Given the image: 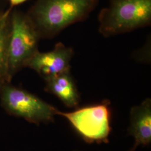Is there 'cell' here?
<instances>
[{
	"label": "cell",
	"mask_w": 151,
	"mask_h": 151,
	"mask_svg": "<svg viewBox=\"0 0 151 151\" xmlns=\"http://www.w3.org/2000/svg\"><path fill=\"white\" fill-rule=\"evenodd\" d=\"M12 8L9 6L0 14V90L12 81L8 73V55Z\"/></svg>",
	"instance_id": "9"
},
{
	"label": "cell",
	"mask_w": 151,
	"mask_h": 151,
	"mask_svg": "<svg viewBox=\"0 0 151 151\" xmlns=\"http://www.w3.org/2000/svg\"><path fill=\"white\" fill-rule=\"evenodd\" d=\"M0 104L9 115L21 118L32 124L54 121L58 110L30 92L7 83L0 90Z\"/></svg>",
	"instance_id": "3"
},
{
	"label": "cell",
	"mask_w": 151,
	"mask_h": 151,
	"mask_svg": "<svg viewBox=\"0 0 151 151\" xmlns=\"http://www.w3.org/2000/svg\"><path fill=\"white\" fill-rule=\"evenodd\" d=\"M100 0H36L26 12L40 39H52L86 19Z\"/></svg>",
	"instance_id": "1"
},
{
	"label": "cell",
	"mask_w": 151,
	"mask_h": 151,
	"mask_svg": "<svg viewBox=\"0 0 151 151\" xmlns=\"http://www.w3.org/2000/svg\"><path fill=\"white\" fill-rule=\"evenodd\" d=\"M73 50L59 42L48 52L39 50L27 62L26 67L35 70L44 81L70 71Z\"/></svg>",
	"instance_id": "6"
},
{
	"label": "cell",
	"mask_w": 151,
	"mask_h": 151,
	"mask_svg": "<svg viewBox=\"0 0 151 151\" xmlns=\"http://www.w3.org/2000/svg\"><path fill=\"white\" fill-rule=\"evenodd\" d=\"M9 6L7 0H0V14L5 11Z\"/></svg>",
	"instance_id": "11"
},
{
	"label": "cell",
	"mask_w": 151,
	"mask_h": 151,
	"mask_svg": "<svg viewBox=\"0 0 151 151\" xmlns=\"http://www.w3.org/2000/svg\"><path fill=\"white\" fill-rule=\"evenodd\" d=\"M111 109L108 100L78 108L69 113L58 110L57 115L67 119L87 143H108L111 128Z\"/></svg>",
	"instance_id": "5"
},
{
	"label": "cell",
	"mask_w": 151,
	"mask_h": 151,
	"mask_svg": "<svg viewBox=\"0 0 151 151\" xmlns=\"http://www.w3.org/2000/svg\"><path fill=\"white\" fill-rule=\"evenodd\" d=\"M11 33L9 45L8 73L11 81L26 67L38 51L40 40L26 13L13 7L11 12Z\"/></svg>",
	"instance_id": "4"
},
{
	"label": "cell",
	"mask_w": 151,
	"mask_h": 151,
	"mask_svg": "<svg viewBox=\"0 0 151 151\" xmlns=\"http://www.w3.org/2000/svg\"><path fill=\"white\" fill-rule=\"evenodd\" d=\"M99 31L105 37L150 25L151 0H109L99 14Z\"/></svg>",
	"instance_id": "2"
},
{
	"label": "cell",
	"mask_w": 151,
	"mask_h": 151,
	"mask_svg": "<svg viewBox=\"0 0 151 151\" xmlns=\"http://www.w3.org/2000/svg\"></svg>",
	"instance_id": "12"
},
{
	"label": "cell",
	"mask_w": 151,
	"mask_h": 151,
	"mask_svg": "<svg viewBox=\"0 0 151 151\" xmlns=\"http://www.w3.org/2000/svg\"><path fill=\"white\" fill-rule=\"evenodd\" d=\"M45 91L58 97L67 107L76 108L80 95L70 71L45 80Z\"/></svg>",
	"instance_id": "8"
},
{
	"label": "cell",
	"mask_w": 151,
	"mask_h": 151,
	"mask_svg": "<svg viewBox=\"0 0 151 151\" xmlns=\"http://www.w3.org/2000/svg\"><path fill=\"white\" fill-rule=\"evenodd\" d=\"M7 1L10 6L12 7H15L17 6L24 3L27 0H7Z\"/></svg>",
	"instance_id": "10"
},
{
	"label": "cell",
	"mask_w": 151,
	"mask_h": 151,
	"mask_svg": "<svg viewBox=\"0 0 151 151\" xmlns=\"http://www.w3.org/2000/svg\"><path fill=\"white\" fill-rule=\"evenodd\" d=\"M129 135L134 138V144L129 151H135L139 146L151 143V100L146 99L140 105L132 107L130 111Z\"/></svg>",
	"instance_id": "7"
}]
</instances>
